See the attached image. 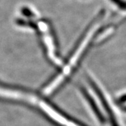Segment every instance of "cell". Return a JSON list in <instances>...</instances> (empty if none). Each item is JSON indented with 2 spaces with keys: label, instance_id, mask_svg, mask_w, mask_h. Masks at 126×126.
<instances>
[{
  "label": "cell",
  "instance_id": "cell-1",
  "mask_svg": "<svg viewBox=\"0 0 126 126\" xmlns=\"http://www.w3.org/2000/svg\"><path fill=\"white\" fill-rule=\"evenodd\" d=\"M0 97L35 106L36 108L61 126H83L69 118L45 99L30 91L0 85Z\"/></svg>",
  "mask_w": 126,
  "mask_h": 126
},
{
  "label": "cell",
  "instance_id": "cell-2",
  "mask_svg": "<svg viewBox=\"0 0 126 126\" xmlns=\"http://www.w3.org/2000/svg\"><path fill=\"white\" fill-rule=\"evenodd\" d=\"M88 81L89 82V83L90 84L91 87L93 88V89L94 90V92L96 93V94L97 95V97L99 98L100 100L101 103L103 106V108L104 109V110L107 112L108 114L109 118L110 119V121L111 123V126H119L118 124L117 121H116V119L115 117V115L113 114V111L111 110V109L110 107V105L109 104L107 100L106 99L104 94H103V93L102 92V90L99 89V88L98 86L97 85L96 83H94V81H93L91 78H88Z\"/></svg>",
  "mask_w": 126,
  "mask_h": 126
},
{
  "label": "cell",
  "instance_id": "cell-3",
  "mask_svg": "<svg viewBox=\"0 0 126 126\" xmlns=\"http://www.w3.org/2000/svg\"><path fill=\"white\" fill-rule=\"evenodd\" d=\"M81 91H82V93H83V94L85 96V97H86V100L88 101V104H90V107L92 109L93 111L94 114H95V116H97V119H98L101 123H104V122H105V118L104 117L102 113L100 112V110H99V108H98V107H97L96 102H94V99L92 97V96L88 93V92L85 88H81Z\"/></svg>",
  "mask_w": 126,
  "mask_h": 126
},
{
  "label": "cell",
  "instance_id": "cell-4",
  "mask_svg": "<svg viewBox=\"0 0 126 126\" xmlns=\"http://www.w3.org/2000/svg\"><path fill=\"white\" fill-rule=\"evenodd\" d=\"M119 102L121 103H123V102H126V94H124L121 96L120 98H119Z\"/></svg>",
  "mask_w": 126,
  "mask_h": 126
},
{
  "label": "cell",
  "instance_id": "cell-5",
  "mask_svg": "<svg viewBox=\"0 0 126 126\" xmlns=\"http://www.w3.org/2000/svg\"><path fill=\"white\" fill-rule=\"evenodd\" d=\"M123 110H124V111L126 112V107H124V108H123Z\"/></svg>",
  "mask_w": 126,
  "mask_h": 126
}]
</instances>
